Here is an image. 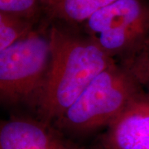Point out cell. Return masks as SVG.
I'll use <instances>...</instances> for the list:
<instances>
[{"instance_id":"cell-9","label":"cell","mask_w":149,"mask_h":149,"mask_svg":"<svg viewBox=\"0 0 149 149\" xmlns=\"http://www.w3.org/2000/svg\"><path fill=\"white\" fill-rule=\"evenodd\" d=\"M141 87L149 91V39L133 52L123 57L121 64Z\"/></svg>"},{"instance_id":"cell-2","label":"cell","mask_w":149,"mask_h":149,"mask_svg":"<svg viewBox=\"0 0 149 149\" xmlns=\"http://www.w3.org/2000/svg\"><path fill=\"white\" fill-rule=\"evenodd\" d=\"M142 91L128 70L114 62L91 81L55 123L74 134L109 127Z\"/></svg>"},{"instance_id":"cell-4","label":"cell","mask_w":149,"mask_h":149,"mask_svg":"<svg viewBox=\"0 0 149 149\" xmlns=\"http://www.w3.org/2000/svg\"><path fill=\"white\" fill-rule=\"evenodd\" d=\"M85 26L108 55L124 57L149 39V5L144 0H115L94 13Z\"/></svg>"},{"instance_id":"cell-5","label":"cell","mask_w":149,"mask_h":149,"mask_svg":"<svg viewBox=\"0 0 149 149\" xmlns=\"http://www.w3.org/2000/svg\"><path fill=\"white\" fill-rule=\"evenodd\" d=\"M105 149H149V95L142 91L108 127Z\"/></svg>"},{"instance_id":"cell-6","label":"cell","mask_w":149,"mask_h":149,"mask_svg":"<svg viewBox=\"0 0 149 149\" xmlns=\"http://www.w3.org/2000/svg\"><path fill=\"white\" fill-rule=\"evenodd\" d=\"M0 149H74L49 124L27 118L1 123Z\"/></svg>"},{"instance_id":"cell-3","label":"cell","mask_w":149,"mask_h":149,"mask_svg":"<svg viewBox=\"0 0 149 149\" xmlns=\"http://www.w3.org/2000/svg\"><path fill=\"white\" fill-rule=\"evenodd\" d=\"M51 58L49 33L32 30L0 51V95L9 104L38 98L46 81Z\"/></svg>"},{"instance_id":"cell-10","label":"cell","mask_w":149,"mask_h":149,"mask_svg":"<svg viewBox=\"0 0 149 149\" xmlns=\"http://www.w3.org/2000/svg\"><path fill=\"white\" fill-rule=\"evenodd\" d=\"M42 0H0V13L32 19Z\"/></svg>"},{"instance_id":"cell-11","label":"cell","mask_w":149,"mask_h":149,"mask_svg":"<svg viewBox=\"0 0 149 149\" xmlns=\"http://www.w3.org/2000/svg\"><path fill=\"white\" fill-rule=\"evenodd\" d=\"M144 1H145V2H146V3H147L149 5V0H144Z\"/></svg>"},{"instance_id":"cell-8","label":"cell","mask_w":149,"mask_h":149,"mask_svg":"<svg viewBox=\"0 0 149 149\" xmlns=\"http://www.w3.org/2000/svg\"><path fill=\"white\" fill-rule=\"evenodd\" d=\"M32 25V19L0 13V51L28 35Z\"/></svg>"},{"instance_id":"cell-1","label":"cell","mask_w":149,"mask_h":149,"mask_svg":"<svg viewBox=\"0 0 149 149\" xmlns=\"http://www.w3.org/2000/svg\"><path fill=\"white\" fill-rule=\"evenodd\" d=\"M51 58L37 100L41 120L56 122L103 70L114 63L89 36L53 25L49 30Z\"/></svg>"},{"instance_id":"cell-7","label":"cell","mask_w":149,"mask_h":149,"mask_svg":"<svg viewBox=\"0 0 149 149\" xmlns=\"http://www.w3.org/2000/svg\"><path fill=\"white\" fill-rule=\"evenodd\" d=\"M115 0H42L49 17L66 23H85L94 13Z\"/></svg>"}]
</instances>
